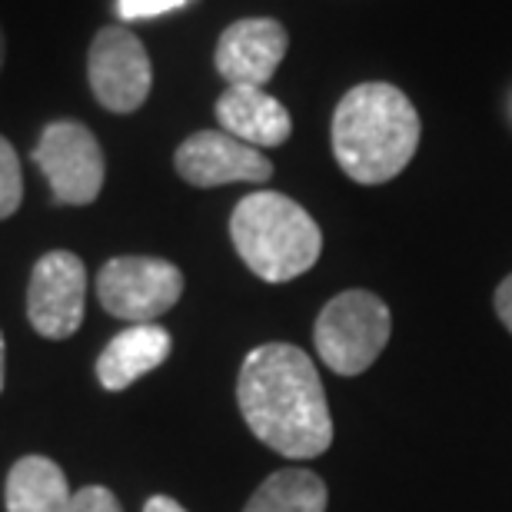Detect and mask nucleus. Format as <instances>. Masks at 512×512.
I'll list each match as a JSON object with an SVG mask.
<instances>
[{
  "label": "nucleus",
  "mask_w": 512,
  "mask_h": 512,
  "mask_svg": "<svg viewBox=\"0 0 512 512\" xmlns=\"http://www.w3.org/2000/svg\"><path fill=\"white\" fill-rule=\"evenodd\" d=\"M419 114L393 84L346 90L333 110V157L350 180L376 187L399 177L419 147Z\"/></svg>",
  "instance_id": "f03ea898"
},
{
  "label": "nucleus",
  "mask_w": 512,
  "mask_h": 512,
  "mask_svg": "<svg viewBox=\"0 0 512 512\" xmlns=\"http://www.w3.org/2000/svg\"><path fill=\"white\" fill-rule=\"evenodd\" d=\"M70 512H124L117 503V496L107 486H84L80 493H74Z\"/></svg>",
  "instance_id": "f3484780"
},
{
  "label": "nucleus",
  "mask_w": 512,
  "mask_h": 512,
  "mask_svg": "<svg viewBox=\"0 0 512 512\" xmlns=\"http://www.w3.org/2000/svg\"><path fill=\"white\" fill-rule=\"evenodd\" d=\"M4 57H7V40H4V27H0V70H4Z\"/></svg>",
  "instance_id": "412c9836"
},
{
  "label": "nucleus",
  "mask_w": 512,
  "mask_h": 512,
  "mask_svg": "<svg viewBox=\"0 0 512 512\" xmlns=\"http://www.w3.org/2000/svg\"><path fill=\"white\" fill-rule=\"evenodd\" d=\"M87 80L97 104L110 114H133L147 104L153 64L130 27H104L87 50Z\"/></svg>",
  "instance_id": "0eeeda50"
},
{
  "label": "nucleus",
  "mask_w": 512,
  "mask_h": 512,
  "mask_svg": "<svg viewBox=\"0 0 512 512\" xmlns=\"http://www.w3.org/2000/svg\"><path fill=\"white\" fill-rule=\"evenodd\" d=\"M243 512H326V483L310 469H280L256 486Z\"/></svg>",
  "instance_id": "4468645a"
},
{
  "label": "nucleus",
  "mask_w": 512,
  "mask_h": 512,
  "mask_svg": "<svg viewBox=\"0 0 512 512\" xmlns=\"http://www.w3.org/2000/svg\"><path fill=\"white\" fill-rule=\"evenodd\" d=\"M0 389H4V333H0Z\"/></svg>",
  "instance_id": "aec40b11"
},
{
  "label": "nucleus",
  "mask_w": 512,
  "mask_h": 512,
  "mask_svg": "<svg viewBox=\"0 0 512 512\" xmlns=\"http://www.w3.org/2000/svg\"><path fill=\"white\" fill-rule=\"evenodd\" d=\"M237 403L250 433L286 459H313L333 443V416L310 353L266 343L247 353Z\"/></svg>",
  "instance_id": "f257e3e1"
},
{
  "label": "nucleus",
  "mask_w": 512,
  "mask_h": 512,
  "mask_svg": "<svg viewBox=\"0 0 512 512\" xmlns=\"http://www.w3.org/2000/svg\"><path fill=\"white\" fill-rule=\"evenodd\" d=\"M230 237L240 260L266 283H290L323 253V233L300 203L273 190H256L237 203Z\"/></svg>",
  "instance_id": "7ed1b4c3"
},
{
  "label": "nucleus",
  "mask_w": 512,
  "mask_h": 512,
  "mask_svg": "<svg viewBox=\"0 0 512 512\" xmlns=\"http://www.w3.org/2000/svg\"><path fill=\"white\" fill-rule=\"evenodd\" d=\"M286 47L290 34L280 20L243 17L220 34L213 64L230 87H266V80L283 64Z\"/></svg>",
  "instance_id": "9d476101"
},
{
  "label": "nucleus",
  "mask_w": 512,
  "mask_h": 512,
  "mask_svg": "<svg viewBox=\"0 0 512 512\" xmlns=\"http://www.w3.org/2000/svg\"><path fill=\"white\" fill-rule=\"evenodd\" d=\"M496 313H499V320H503L506 330L512 333V273L499 283V290H496Z\"/></svg>",
  "instance_id": "a211bd4d"
},
{
  "label": "nucleus",
  "mask_w": 512,
  "mask_h": 512,
  "mask_svg": "<svg viewBox=\"0 0 512 512\" xmlns=\"http://www.w3.org/2000/svg\"><path fill=\"white\" fill-rule=\"evenodd\" d=\"M143 512H187V509H183L177 499H170V496H150L147 506H143Z\"/></svg>",
  "instance_id": "6ab92c4d"
},
{
  "label": "nucleus",
  "mask_w": 512,
  "mask_h": 512,
  "mask_svg": "<svg viewBox=\"0 0 512 512\" xmlns=\"http://www.w3.org/2000/svg\"><path fill=\"white\" fill-rule=\"evenodd\" d=\"M217 120L230 137L256 150L280 147L293 133L290 110L263 87H227L217 100Z\"/></svg>",
  "instance_id": "9b49d317"
},
{
  "label": "nucleus",
  "mask_w": 512,
  "mask_h": 512,
  "mask_svg": "<svg viewBox=\"0 0 512 512\" xmlns=\"http://www.w3.org/2000/svg\"><path fill=\"white\" fill-rule=\"evenodd\" d=\"M87 266L77 253L50 250L34 263L27 286V320L44 340H67L84 323Z\"/></svg>",
  "instance_id": "6e6552de"
},
{
  "label": "nucleus",
  "mask_w": 512,
  "mask_h": 512,
  "mask_svg": "<svg viewBox=\"0 0 512 512\" xmlns=\"http://www.w3.org/2000/svg\"><path fill=\"white\" fill-rule=\"evenodd\" d=\"M20 200H24V173H20V157L10 147L7 137H0V220L14 217Z\"/></svg>",
  "instance_id": "2eb2a0df"
},
{
  "label": "nucleus",
  "mask_w": 512,
  "mask_h": 512,
  "mask_svg": "<svg viewBox=\"0 0 512 512\" xmlns=\"http://www.w3.org/2000/svg\"><path fill=\"white\" fill-rule=\"evenodd\" d=\"M393 333L389 306L370 290H346L333 296L316 316L313 343L320 360L340 376H360L380 360Z\"/></svg>",
  "instance_id": "20e7f679"
},
{
  "label": "nucleus",
  "mask_w": 512,
  "mask_h": 512,
  "mask_svg": "<svg viewBox=\"0 0 512 512\" xmlns=\"http://www.w3.org/2000/svg\"><path fill=\"white\" fill-rule=\"evenodd\" d=\"M30 160L50 183L57 203L64 207H87L100 197L107 177V160L97 137L77 120H54L40 133Z\"/></svg>",
  "instance_id": "423d86ee"
},
{
  "label": "nucleus",
  "mask_w": 512,
  "mask_h": 512,
  "mask_svg": "<svg viewBox=\"0 0 512 512\" xmlns=\"http://www.w3.org/2000/svg\"><path fill=\"white\" fill-rule=\"evenodd\" d=\"M170 333L157 323H133L120 330L114 340L104 346L97 360V380L110 393H120L140 380V376L153 373L157 366L167 363L170 356Z\"/></svg>",
  "instance_id": "f8f14e48"
},
{
  "label": "nucleus",
  "mask_w": 512,
  "mask_h": 512,
  "mask_svg": "<svg viewBox=\"0 0 512 512\" xmlns=\"http://www.w3.org/2000/svg\"><path fill=\"white\" fill-rule=\"evenodd\" d=\"M173 167L190 187L210 190L223 183H266L273 177V163L263 150L250 147L227 130L190 133L173 153Z\"/></svg>",
  "instance_id": "1a4fd4ad"
},
{
  "label": "nucleus",
  "mask_w": 512,
  "mask_h": 512,
  "mask_svg": "<svg viewBox=\"0 0 512 512\" xmlns=\"http://www.w3.org/2000/svg\"><path fill=\"white\" fill-rule=\"evenodd\" d=\"M4 503L7 512H70L74 493L54 459L24 456L7 473Z\"/></svg>",
  "instance_id": "ddd939ff"
},
{
  "label": "nucleus",
  "mask_w": 512,
  "mask_h": 512,
  "mask_svg": "<svg viewBox=\"0 0 512 512\" xmlns=\"http://www.w3.org/2000/svg\"><path fill=\"white\" fill-rule=\"evenodd\" d=\"M183 296V273L160 256H114L97 273L100 306L127 323H153Z\"/></svg>",
  "instance_id": "39448f33"
},
{
  "label": "nucleus",
  "mask_w": 512,
  "mask_h": 512,
  "mask_svg": "<svg viewBox=\"0 0 512 512\" xmlns=\"http://www.w3.org/2000/svg\"><path fill=\"white\" fill-rule=\"evenodd\" d=\"M187 4L190 0H117V14L124 20H147V17L170 14V10H180Z\"/></svg>",
  "instance_id": "dca6fc26"
}]
</instances>
